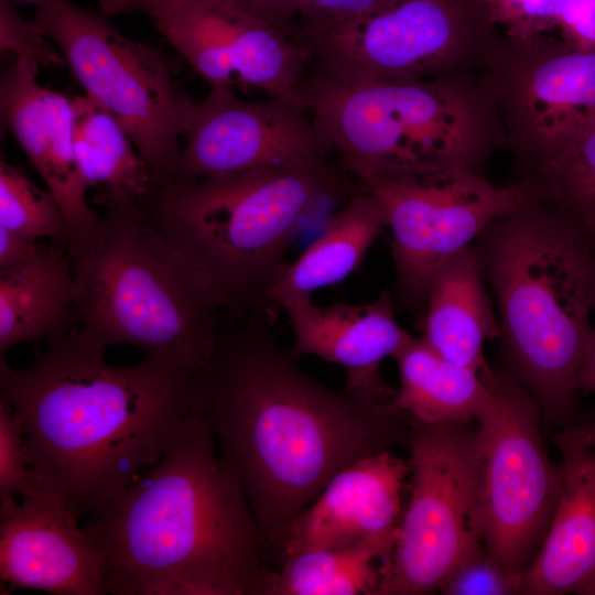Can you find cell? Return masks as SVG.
Returning a JSON list of instances; mask_svg holds the SVG:
<instances>
[{
    "instance_id": "cell-1",
    "label": "cell",
    "mask_w": 595,
    "mask_h": 595,
    "mask_svg": "<svg viewBox=\"0 0 595 595\" xmlns=\"http://www.w3.org/2000/svg\"><path fill=\"white\" fill-rule=\"evenodd\" d=\"M262 315L228 326L201 387L219 455L273 555L337 472L405 444L408 428L388 402L333 390L304 372Z\"/></svg>"
},
{
    "instance_id": "cell-2",
    "label": "cell",
    "mask_w": 595,
    "mask_h": 595,
    "mask_svg": "<svg viewBox=\"0 0 595 595\" xmlns=\"http://www.w3.org/2000/svg\"><path fill=\"white\" fill-rule=\"evenodd\" d=\"M201 372L156 357L109 364L73 331L33 363L0 360V401L22 421L34 487L82 518L159 462L205 412Z\"/></svg>"
},
{
    "instance_id": "cell-3",
    "label": "cell",
    "mask_w": 595,
    "mask_h": 595,
    "mask_svg": "<svg viewBox=\"0 0 595 595\" xmlns=\"http://www.w3.org/2000/svg\"><path fill=\"white\" fill-rule=\"evenodd\" d=\"M84 526L105 550L109 594L266 595L268 547L206 412Z\"/></svg>"
},
{
    "instance_id": "cell-4",
    "label": "cell",
    "mask_w": 595,
    "mask_h": 595,
    "mask_svg": "<svg viewBox=\"0 0 595 595\" xmlns=\"http://www.w3.org/2000/svg\"><path fill=\"white\" fill-rule=\"evenodd\" d=\"M498 310L505 369L553 422L572 421L593 329L595 255L577 223L534 201L473 245Z\"/></svg>"
},
{
    "instance_id": "cell-5",
    "label": "cell",
    "mask_w": 595,
    "mask_h": 595,
    "mask_svg": "<svg viewBox=\"0 0 595 595\" xmlns=\"http://www.w3.org/2000/svg\"><path fill=\"white\" fill-rule=\"evenodd\" d=\"M98 230L68 251L86 346L131 345L196 371L231 317L217 288L150 219L145 206L104 208Z\"/></svg>"
},
{
    "instance_id": "cell-6",
    "label": "cell",
    "mask_w": 595,
    "mask_h": 595,
    "mask_svg": "<svg viewBox=\"0 0 595 595\" xmlns=\"http://www.w3.org/2000/svg\"><path fill=\"white\" fill-rule=\"evenodd\" d=\"M302 99L321 151L368 187L453 165L482 172L505 133L482 79L466 73L364 86L306 73Z\"/></svg>"
},
{
    "instance_id": "cell-7",
    "label": "cell",
    "mask_w": 595,
    "mask_h": 595,
    "mask_svg": "<svg viewBox=\"0 0 595 595\" xmlns=\"http://www.w3.org/2000/svg\"><path fill=\"white\" fill-rule=\"evenodd\" d=\"M338 183L323 159L156 184L145 210L217 288L236 321L269 314V291L302 219Z\"/></svg>"
},
{
    "instance_id": "cell-8",
    "label": "cell",
    "mask_w": 595,
    "mask_h": 595,
    "mask_svg": "<svg viewBox=\"0 0 595 595\" xmlns=\"http://www.w3.org/2000/svg\"><path fill=\"white\" fill-rule=\"evenodd\" d=\"M476 0H397L325 26L295 25L313 69L346 86L464 73L497 44Z\"/></svg>"
},
{
    "instance_id": "cell-9",
    "label": "cell",
    "mask_w": 595,
    "mask_h": 595,
    "mask_svg": "<svg viewBox=\"0 0 595 595\" xmlns=\"http://www.w3.org/2000/svg\"><path fill=\"white\" fill-rule=\"evenodd\" d=\"M410 497L377 595L439 591L448 573L483 544L476 527L482 462L477 421L410 419Z\"/></svg>"
},
{
    "instance_id": "cell-10",
    "label": "cell",
    "mask_w": 595,
    "mask_h": 595,
    "mask_svg": "<svg viewBox=\"0 0 595 595\" xmlns=\"http://www.w3.org/2000/svg\"><path fill=\"white\" fill-rule=\"evenodd\" d=\"M34 20L57 46L87 97L128 132L156 184L181 152V96L164 55L69 0H40Z\"/></svg>"
},
{
    "instance_id": "cell-11",
    "label": "cell",
    "mask_w": 595,
    "mask_h": 595,
    "mask_svg": "<svg viewBox=\"0 0 595 595\" xmlns=\"http://www.w3.org/2000/svg\"><path fill=\"white\" fill-rule=\"evenodd\" d=\"M482 376L490 398L477 419L482 462L476 527L487 552L523 575L552 521L562 486L561 465L544 446L541 409L505 369Z\"/></svg>"
},
{
    "instance_id": "cell-12",
    "label": "cell",
    "mask_w": 595,
    "mask_h": 595,
    "mask_svg": "<svg viewBox=\"0 0 595 595\" xmlns=\"http://www.w3.org/2000/svg\"><path fill=\"white\" fill-rule=\"evenodd\" d=\"M368 188L380 198L391 230L394 301L423 310L432 278L445 262L473 246L498 217L538 201L526 178L497 186L461 164Z\"/></svg>"
},
{
    "instance_id": "cell-13",
    "label": "cell",
    "mask_w": 595,
    "mask_h": 595,
    "mask_svg": "<svg viewBox=\"0 0 595 595\" xmlns=\"http://www.w3.org/2000/svg\"><path fill=\"white\" fill-rule=\"evenodd\" d=\"M483 66L505 139L529 174L595 119V51L547 35L508 39Z\"/></svg>"
},
{
    "instance_id": "cell-14",
    "label": "cell",
    "mask_w": 595,
    "mask_h": 595,
    "mask_svg": "<svg viewBox=\"0 0 595 595\" xmlns=\"http://www.w3.org/2000/svg\"><path fill=\"white\" fill-rule=\"evenodd\" d=\"M148 14L210 88L259 89L304 105L310 55L294 32L230 0H161Z\"/></svg>"
},
{
    "instance_id": "cell-15",
    "label": "cell",
    "mask_w": 595,
    "mask_h": 595,
    "mask_svg": "<svg viewBox=\"0 0 595 595\" xmlns=\"http://www.w3.org/2000/svg\"><path fill=\"white\" fill-rule=\"evenodd\" d=\"M181 119L183 145L169 182L325 159L310 111L290 99L245 100L232 89L210 88L195 100L183 91Z\"/></svg>"
},
{
    "instance_id": "cell-16",
    "label": "cell",
    "mask_w": 595,
    "mask_h": 595,
    "mask_svg": "<svg viewBox=\"0 0 595 595\" xmlns=\"http://www.w3.org/2000/svg\"><path fill=\"white\" fill-rule=\"evenodd\" d=\"M60 495L36 487L0 507V577L55 595L109 594L104 548Z\"/></svg>"
},
{
    "instance_id": "cell-17",
    "label": "cell",
    "mask_w": 595,
    "mask_h": 595,
    "mask_svg": "<svg viewBox=\"0 0 595 595\" xmlns=\"http://www.w3.org/2000/svg\"><path fill=\"white\" fill-rule=\"evenodd\" d=\"M39 67L23 57L4 67L1 121L58 203L68 229V252L94 236L101 217L87 202L89 187L76 156L73 97L42 86Z\"/></svg>"
},
{
    "instance_id": "cell-18",
    "label": "cell",
    "mask_w": 595,
    "mask_h": 595,
    "mask_svg": "<svg viewBox=\"0 0 595 595\" xmlns=\"http://www.w3.org/2000/svg\"><path fill=\"white\" fill-rule=\"evenodd\" d=\"M408 461L385 450L337 472L285 529L279 565L299 552L355 545L399 532Z\"/></svg>"
},
{
    "instance_id": "cell-19",
    "label": "cell",
    "mask_w": 595,
    "mask_h": 595,
    "mask_svg": "<svg viewBox=\"0 0 595 595\" xmlns=\"http://www.w3.org/2000/svg\"><path fill=\"white\" fill-rule=\"evenodd\" d=\"M286 314L295 357L311 355L342 366L345 390L356 397L387 403L393 397L380 375L385 358L394 354L411 337L398 322L396 301L389 290L364 304L316 305L312 296L281 300Z\"/></svg>"
},
{
    "instance_id": "cell-20",
    "label": "cell",
    "mask_w": 595,
    "mask_h": 595,
    "mask_svg": "<svg viewBox=\"0 0 595 595\" xmlns=\"http://www.w3.org/2000/svg\"><path fill=\"white\" fill-rule=\"evenodd\" d=\"M562 486L544 540L520 594L595 595V415L552 434Z\"/></svg>"
},
{
    "instance_id": "cell-21",
    "label": "cell",
    "mask_w": 595,
    "mask_h": 595,
    "mask_svg": "<svg viewBox=\"0 0 595 595\" xmlns=\"http://www.w3.org/2000/svg\"><path fill=\"white\" fill-rule=\"evenodd\" d=\"M473 246L445 262L429 286L423 340L445 359L482 374L485 343L501 327Z\"/></svg>"
},
{
    "instance_id": "cell-22",
    "label": "cell",
    "mask_w": 595,
    "mask_h": 595,
    "mask_svg": "<svg viewBox=\"0 0 595 595\" xmlns=\"http://www.w3.org/2000/svg\"><path fill=\"white\" fill-rule=\"evenodd\" d=\"M78 323L72 261L51 240L31 261L0 271V355L23 343H47Z\"/></svg>"
},
{
    "instance_id": "cell-23",
    "label": "cell",
    "mask_w": 595,
    "mask_h": 595,
    "mask_svg": "<svg viewBox=\"0 0 595 595\" xmlns=\"http://www.w3.org/2000/svg\"><path fill=\"white\" fill-rule=\"evenodd\" d=\"M388 227L378 195L364 186L333 214L321 234L279 271L269 291L270 304L312 293L344 281L364 261L370 247Z\"/></svg>"
},
{
    "instance_id": "cell-24",
    "label": "cell",
    "mask_w": 595,
    "mask_h": 595,
    "mask_svg": "<svg viewBox=\"0 0 595 595\" xmlns=\"http://www.w3.org/2000/svg\"><path fill=\"white\" fill-rule=\"evenodd\" d=\"M400 387L388 402L400 415L423 423L477 421L490 390L482 374L458 366L411 337L394 354Z\"/></svg>"
},
{
    "instance_id": "cell-25",
    "label": "cell",
    "mask_w": 595,
    "mask_h": 595,
    "mask_svg": "<svg viewBox=\"0 0 595 595\" xmlns=\"http://www.w3.org/2000/svg\"><path fill=\"white\" fill-rule=\"evenodd\" d=\"M78 165L102 208L145 206L156 183L125 128L86 95L73 97Z\"/></svg>"
},
{
    "instance_id": "cell-26",
    "label": "cell",
    "mask_w": 595,
    "mask_h": 595,
    "mask_svg": "<svg viewBox=\"0 0 595 595\" xmlns=\"http://www.w3.org/2000/svg\"><path fill=\"white\" fill-rule=\"evenodd\" d=\"M398 536L293 554L272 570L266 595H377Z\"/></svg>"
},
{
    "instance_id": "cell-27",
    "label": "cell",
    "mask_w": 595,
    "mask_h": 595,
    "mask_svg": "<svg viewBox=\"0 0 595 595\" xmlns=\"http://www.w3.org/2000/svg\"><path fill=\"white\" fill-rule=\"evenodd\" d=\"M524 178L538 201L569 216L595 206V119Z\"/></svg>"
},
{
    "instance_id": "cell-28",
    "label": "cell",
    "mask_w": 595,
    "mask_h": 595,
    "mask_svg": "<svg viewBox=\"0 0 595 595\" xmlns=\"http://www.w3.org/2000/svg\"><path fill=\"white\" fill-rule=\"evenodd\" d=\"M0 227L68 247L67 225L55 197L3 158L0 161Z\"/></svg>"
},
{
    "instance_id": "cell-29",
    "label": "cell",
    "mask_w": 595,
    "mask_h": 595,
    "mask_svg": "<svg viewBox=\"0 0 595 595\" xmlns=\"http://www.w3.org/2000/svg\"><path fill=\"white\" fill-rule=\"evenodd\" d=\"M521 581L522 575L502 566L483 543L448 573L439 591L445 595L520 594Z\"/></svg>"
},
{
    "instance_id": "cell-30",
    "label": "cell",
    "mask_w": 595,
    "mask_h": 595,
    "mask_svg": "<svg viewBox=\"0 0 595 595\" xmlns=\"http://www.w3.org/2000/svg\"><path fill=\"white\" fill-rule=\"evenodd\" d=\"M21 419L0 401V507L34 491Z\"/></svg>"
},
{
    "instance_id": "cell-31",
    "label": "cell",
    "mask_w": 595,
    "mask_h": 595,
    "mask_svg": "<svg viewBox=\"0 0 595 595\" xmlns=\"http://www.w3.org/2000/svg\"><path fill=\"white\" fill-rule=\"evenodd\" d=\"M490 24L504 28L508 39L527 41L558 28L563 0H476Z\"/></svg>"
},
{
    "instance_id": "cell-32",
    "label": "cell",
    "mask_w": 595,
    "mask_h": 595,
    "mask_svg": "<svg viewBox=\"0 0 595 595\" xmlns=\"http://www.w3.org/2000/svg\"><path fill=\"white\" fill-rule=\"evenodd\" d=\"M0 52L2 57L28 58L40 67H60L65 63L36 21L25 20L9 0H0Z\"/></svg>"
},
{
    "instance_id": "cell-33",
    "label": "cell",
    "mask_w": 595,
    "mask_h": 595,
    "mask_svg": "<svg viewBox=\"0 0 595 595\" xmlns=\"http://www.w3.org/2000/svg\"><path fill=\"white\" fill-rule=\"evenodd\" d=\"M397 0H300L301 24L325 26L376 12Z\"/></svg>"
},
{
    "instance_id": "cell-34",
    "label": "cell",
    "mask_w": 595,
    "mask_h": 595,
    "mask_svg": "<svg viewBox=\"0 0 595 595\" xmlns=\"http://www.w3.org/2000/svg\"><path fill=\"white\" fill-rule=\"evenodd\" d=\"M556 29L572 46L595 51V0H563Z\"/></svg>"
},
{
    "instance_id": "cell-35",
    "label": "cell",
    "mask_w": 595,
    "mask_h": 595,
    "mask_svg": "<svg viewBox=\"0 0 595 595\" xmlns=\"http://www.w3.org/2000/svg\"><path fill=\"white\" fill-rule=\"evenodd\" d=\"M249 13L288 32H294L300 0H230Z\"/></svg>"
},
{
    "instance_id": "cell-36",
    "label": "cell",
    "mask_w": 595,
    "mask_h": 595,
    "mask_svg": "<svg viewBox=\"0 0 595 595\" xmlns=\"http://www.w3.org/2000/svg\"><path fill=\"white\" fill-rule=\"evenodd\" d=\"M43 245L22 234L0 227V271L20 267L37 256Z\"/></svg>"
},
{
    "instance_id": "cell-37",
    "label": "cell",
    "mask_w": 595,
    "mask_h": 595,
    "mask_svg": "<svg viewBox=\"0 0 595 595\" xmlns=\"http://www.w3.org/2000/svg\"><path fill=\"white\" fill-rule=\"evenodd\" d=\"M595 312V299H594ZM578 391L595 392V326L589 336L585 356L577 376Z\"/></svg>"
},
{
    "instance_id": "cell-38",
    "label": "cell",
    "mask_w": 595,
    "mask_h": 595,
    "mask_svg": "<svg viewBox=\"0 0 595 595\" xmlns=\"http://www.w3.org/2000/svg\"><path fill=\"white\" fill-rule=\"evenodd\" d=\"M104 13L115 15L142 11L149 13L150 10L161 0H97Z\"/></svg>"
},
{
    "instance_id": "cell-39",
    "label": "cell",
    "mask_w": 595,
    "mask_h": 595,
    "mask_svg": "<svg viewBox=\"0 0 595 595\" xmlns=\"http://www.w3.org/2000/svg\"><path fill=\"white\" fill-rule=\"evenodd\" d=\"M571 217L580 226L595 255V206Z\"/></svg>"
}]
</instances>
